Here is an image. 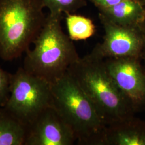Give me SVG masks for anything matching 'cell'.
Returning a JSON list of instances; mask_svg holds the SVG:
<instances>
[{
	"label": "cell",
	"instance_id": "1",
	"mask_svg": "<svg viewBox=\"0 0 145 145\" xmlns=\"http://www.w3.org/2000/svg\"><path fill=\"white\" fill-rule=\"evenodd\" d=\"M106 126L134 116L132 105L119 90L105 66L103 59L90 52L68 68Z\"/></svg>",
	"mask_w": 145,
	"mask_h": 145
},
{
	"label": "cell",
	"instance_id": "2",
	"mask_svg": "<svg viewBox=\"0 0 145 145\" xmlns=\"http://www.w3.org/2000/svg\"><path fill=\"white\" fill-rule=\"evenodd\" d=\"M62 15L49 14L41 30L25 52L23 66L26 71L53 83L80 58L73 41L64 33Z\"/></svg>",
	"mask_w": 145,
	"mask_h": 145
},
{
	"label": "cell",
	"instance_id": "3",
	"mask_svg": "<svg viewBox=\"0 0 145 145\" xmlns=\"http://www.w3.org/2000/svg\"><path fill=\"white\" fill-rule=\"evenodd\" d=\"M52 106L71 128L80 145H104L107 126L67 72L51 83Z\"/></svg>",
	"mask_w": 145,
	"mask_h": 145
},
{
	"label": "cell",
	"instance_id": "4",
	"mask_svg": "<svg viewBox=\"0 0 145 145\" xmlns=\"http://www.w3.org/2000/svg\"><path fill=\"white\" fill-rule=\"evenodd\" d=\"M41 0H0V59L11 61L30 48L47 16Z\"/></svg>",
	"mask_w": 145,
	"mask_h": 145
},
{
	"label": "cell",
	"instance_id": "5",
	"mask_svg": "<svg viewBox=\"0 0 145 145\" xmlns=\"http://www.w3.org/2000/svg\"><path fill=\"white\" fill-rule=\"evenodd\" d=\"M52 105L51 83L19 68L12 74L10 95L4 107L27 126Z\"/></svg>",
	"mask_w": 145,
	"mask_h": 145
},
{
	"label": "cell",
	"instance_id": "6",
	"mask_svg": "<svg viewBox=\"0 0 145 145\" xmlns=\"http://www.w3.org/2000/svg\"><path fill=\"white\" fill-rule=\"evenodd\" d=\"M103 27V41L91 53L102 59L140 57L145 47V37L140 26H121L99 15Z\"/></svg>",
	"mask_w": 145,
	"mask_h": 145
},
{
	"label": "cell",
	"instance_id": "7",
	"mask_svg": "<svg viewBox=\"0 0 145 145\" xmlns=\"http://www.w3.org/2000/svg\"><path fill=\"white\" fill-rule=\"evenodd\" d=\"M105 66L135 112L145 109V71L140 57L108 58Z\"/></svg>",
	"mask_w": 145,
	"mask_h": 145
},
{
	"label": "cell",
	"instance_id": "8",
	"mask_svg": "<svg viewBox=\"0 0 145 145\" xmlns=\"http://www.w3.org/2000/svg\"><path fill=\"white\" fill-rule=\"evenodd\" d=\"M75 141L71 128L51 105L27 126L24 145H72Z\"/></svg>",
	"mask_w": 145,
	"mask_h": 145
},
{
	"label": "cell",
	"instance_id": "9",
	"mask_svg": "<svg viewBox=\"0 0 145 145\" xmlns=\"http://www.w3.org/2000/svg\"><path fill=\"white\" fill-rule=\"evenodd\" d=\"M104 145H145V121L132 116L106 127Z\"/></svg>",
	"mask_w": 145,
	"mask_h": 145
},
{
	"label": "cell",
	"instance_id": "10",
	"mask_svg": "<svg viewBox=\"0 0 145 145\" xmlns=\"http://www.w3.org/2000/svg\"><path fill=\"white\" fill-rule=\"evenodd\" d=\"M99 15L121 26H140L145 17V7L140 0H124L98 9Z\"/></svg>",
	"mask_w": 145,
	"mask_h": 145
},
{
	"label": "cell",
	"instance_id": "11",
	"mask_svg": "<svg viewBox=\"0 0 145 145\" xmlns=\"http://www.w3.org/2000/svg\"><path fill=\"white\" fill-rule=\"evenodd\" d=\"M27 126L0 107V145H24Z\"/></svg>",
	"mask_w": 145,
	"mask_h": 145
},
{
	"label": "cell",
	"instance_id": "12",
	"mask_svg": "<svg viewBox=\"0 0 145 145\" xmlns=\"http://www.w3.org/2000/svg\"><path fill=\"white\" fill-rule=\"evenodd\" d=\"M66 15L68 35L72 41L85 40L95 33L96 26L90 18L74 14Z\"/></svg>",
	"mask_w": 145,
	"mask_h": 145
},
{
	"label": "cell",
	"instance_id": "13",
	"mask_svg": "<svg viewBox=\"0 0 145 145\" xmlns=\"http://www.w3.org/2000/svg\"><path fill=\"white\" fill-rule=\"evenodd\" d=\"M42 5L53 15L74 14L87 5L86 0H41Z\"/></svg>",
	"mask_w": 145,
	"mask_h": 145
},
{
	"label": "cell",
	"instance_id": "14",
	"mask_svg": "<svg viewBox=\"0 0 145 145\" xmlns=\"http://www.w3.org/2000/svg\"><path fill=\"white\" fill-rule=\"evenodd\" d=\"M12 74L8 72L0 66V107L7 103L10 90Z\"/></svg>",
	"mask_w": 145,
	"mask_h": 145
},
{
	"label": "cell",
	"instance_id": "15",
	"mask_svg": "<svg viewBox=\"0 0 145 145\" xmlns=\"http://www.w3.org/2000/svg\"><path fill=\"white\" fill-rule=\"evenodd\" d=\"M98 9L108 8L116 5L124 0H88Z\"/></svg>",
	"mask_w": 145,
	"mask_h": 145
},
{
	"label": "cell",
	"instance_id": "16",
	"mask_svg": "<svg viewBox=\"0 0 145 145\" xmlns=\"http://www.w3.org/2000/svg\"><path fill=\"white\" fill-rule=\"evenodd\" d=\"M140 27V29H141V31L142 32V33H143V34H144V35L145 37V17L144 20L142 22V23L141 24Z\"/></svg>",
	"mask_w": 145,
	"mask_h": 145
},
{
	"label": "cell",
	"instance_id": "17",
	"mask_svg": "<svg viewBox=\"0 0 145 145\" xmlns=\"http://www.w3.org/2000/svg\"><path fill=\"white\" fill-rule=\"evenodd\" d=\"M141 60H142L144 61V69H145V47L143 51V52L142 53V54H141Z\"/></svg>",
	"mask_w": 145,
	"mask_h": 145
},
{
	"label": "cell",
	"instance_id": "18",
	"mask_svg": "<svg viewBox=\"0 0 145 145\" xmlns=\"http://www.w3.org/2000/svg\"><path fill=\"white\" fill-rule=\"evenodd\" d=\"M140 1H141V2L145 7V0H140Z\"/></svg>",
	"mask_w": 145,
	"mask_h": 145
},
{
	"label": "cell",
	"instance_id": "19",
	"mask_svg": "<svg viewBox=\"0 0 145 145\" xmlns=\"http://www.w3.org/2000/svg\"></svg>",
	"mask_w": 145,
	"mask_h": 145
}]
</instances>
